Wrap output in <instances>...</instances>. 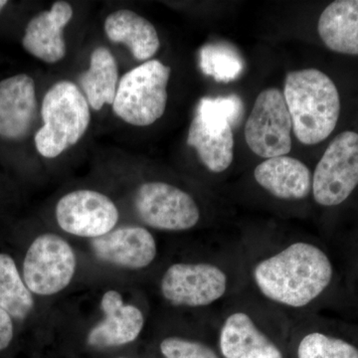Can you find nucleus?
Listing matches in <instances>:
<instances>
[{"mask_svg":"<svg viewBox=\"0 0 358 358\" xmlns=\"http://www.w3.org/2000/svg\"><path fill=\"white\" fill-rule=\"evenodd\" d=\"M92 249L96 258L122 268H147L157 255L152 233L141 226H122L108 234L94 238Z\"/></svg>","mask_w":358,"mask_h":358,"instance_id":"nucleus-13","label":"nucleus"},{"mask_svg":"<svg viewBox=\"0 0 358 358\" xmlns=\"http://www.w3.org/2000/svg\"><path fill=\"white\" fill-rule=\"evenodd\" d=\"M33 306L31 292L21 279L13 259L0 254V308L14 319L24 320Z\"/></svg>","mask_w":358,"mask_h":358,"instance_id":"nucleus-22","label":"nucleus"},{"mask_svg":"<svg viewBox=\"0 0 358 358\" xmlns=\"http://www.w3.org/2000/svg\"><path fill=\"white\" fill-rule=\"evenodd\" d=\"M119 218L114 202L95 190L68 193L56 206V219L61 229L79 237L94 239L108 234L114 229Z\"/></svg>","mask_w":358,"mask_h":358,"instance_id":"nucleus-12","label":"nucleus"},{"mask_svg":"<svg viewBox=\"0 0 358 358\" xmlns=\"http://www.w3.org/2000/svg\"><path fill=\"white\" fill-rule=\"evenodd\" d=\"M91 107L82 90L70 81L57 82L45 94L41 105L43 126L35 134L37 152L55 159L77 145L88 131Z\"/></svg>","mask_w":358,"mask_h":358,"instance_id":"nucleus-6","label":"nucleus"},{"mask_svg":"<svg viewBox=\"0 0 358 358\" xmlns=\"http://www.w3.org/2000/svg\"><path fill=\"white\" fill-rule=\"evenodd\" d=\"M261 189L282 202H301L312 196L313 173L307 164L282 155L264 160L254 169Z\"/></svg>","mask_w":358,"mask_h":358,"instance_id":"nucleus-14","label":"nucleus"},{"mask_svg":"<svg viewBox=\"0 0 358 358\" xmlns=\"http://www.w3.org/2000/svg\"><path fill=\"white\" fill-rule=\"evenodd\" d=\"M244 114L236 95L200 99L187 134V145L196 150L200 162L212 173H222L234 159V136Z\"/></svg>","mask_w":358,"mask_h":358,"instance_id":"nucleus-5","label":"nucleus"},{"mask_svg":"<svg viewBox=\"0 0 358 358\" xmlns=\"http://www.w3.org/2000/svg\"><path fill=\"white\" fill-rule=\"evenodd\" d=\"M294 136L306 145L329 140L343 115V94L333 77L317 68L292 71L282 92Z\"/></svg>","mask_w":358,"mask_h":358,"instance_id":"nucleus-4","label":"nucleus"},{"mask_svg":"<svg viewBox=\"0 0 358 358\" xmlns=\"http://www.w3.org/2000/svg\"><path fill=\"white\" fill-rule=\"evenodd\" d=\"M159 350L164 358H221L207 343L181 336L162 339Z\"/></svg>","mask_w":358,"mask_h":358,"instance_id":"nucleus-24","label":"nucleus"},{"mask_svg":"<svg viewBox=\"0 0 358 358\" xmlns=\"http://www.w3.org/2000/svg\"><path fill=\"white\" fill-rule=\"evenodd\" d=\"M246 288V268L239 241L224 242L210 259L171 264L160 280L162 296L176 308L223 306Z\"/></svg>","mask_w":358,"mask_h":358,"instance_id":"nucleus-2","label":"nucleus"},{"mask_svg":"<svg viewBox=\"0 0 358 358\" xmlns=\"http://www.w3.org/2000/svg\"><path fill=\"white\" fill-rule=\"evenodd\" d=\"M292 131L293 124L282 92L263 90L245 124V140L250 150L265 159L287 155L293 145Z\"/></svg>","mask_w":358,"mask_h":358,"instance_id":"nucleus-10","label":"nucleus"},{"mask_svg":"<svg viewBox=\"0 0 358 358\" xmlns=\"http://www.w3.org/2000/svg\"><path fill=\"white\" fill-rule=\"evenodd\" d=\"M171 69L159 60H148L120 79L113 110L134 127H148L159 121L166 110L167 86Z\"/></svg>","mask_w":358,"mask_h":358,"instance_id":"nucleus-7","label":"nucleus"},{"mask_svg":"<svg viewBox=\"0 0 358 358\" xmlns=\"http://www.w3.org/2000/svg\"><path fill=\"white\" fill-rule=\"evenodd\" d=\"M101 308L105 319L88 334L87 343L94 348H115L133 343L145 326L140 308L124 305L121 294L110 289L103 294Z\"/></svg>","mask_w":358,"mask_h":358,"instance_id":"nucleus-17","label":"nucleus"},{"mask_svg":"<svg viewBox=\"0 0 358 358\" xmlns=\"http://www.w3.org/2000/svg\"><path fill=\"white\" fill-rule=\"evenodd\" d=\"M119 358H124V357H119Z\"/></svg>","mask_w":358,"mask_h":358,"instance_id":"nucleus-27","label":"nucleus"},{"mask_svg":"<svg viewBox=\"0 0 358 358\" xmlns=\"http://www.w3.org/2000/svg\"><path fill=\"white\" fill-rule=\"evenodd\" d=\"M317 29L320 41L329 51L358 57V0H336L327 4L320 13Z\"/></svg>","mask_w":358,"mask_h":358,"instance_id":"nucleus-19","label":"nucleus"},{"mask_svg":"<svg viewBox=\"0 0 358 358\" xmlns=\"http://www.w3.org/2000/svg\"><path fill=\"white\" fill-rule=\"evenodd\" d=\"M292 320L248 288L222 306L218 322L221 358H286L280 339L289 338Z\"/></svg>","mask_w":358,"mask_h":358,"instance_id":"nucleus-3","label":"nucleus"},{"mask_svg":"<svg viewBox=\"0 0 358 358\" xmlns=\"http://www.w3.org/2000/svg\"><path fill=\"white\" fill-rule=\"evenodd\" d=\"M289 339L294 358H358L355 343L322 329L313 315L292 320Z\"/></svg>","mask_w":358,"mask_h":358,"instance_id":"nucleus-18","label":"nucleus"},{"mask_svg":"<svg viewBox=\"0 0 358 358\" xmlns=\"http://www.w3.org/2000/svg\"><path fill=\"white\" fill-rule=\"evenodd\" d=\"M13 338V324L10 315L0 308V350H6Z\"/></svg>","mask_w":358,"mask_h":358,"instance_id":"nucleus-25","label":"nucleus"},{"mask_svg":"<svg viewBox=\"0 0 358 358\" xmlns=\"http://www.w3.org/2000/svg\"><path fill=\"white\" fill-rule=\"evenodd\" d=\"M76 257L58 235H40L30 245L23 264V277L31 293L51 296L64 289L76 271Z\"/></svg>","mask_w":358,"mask_h":358,"instance_id":"nucleus-11","label":"nucleus"},{"mask_svg":"<svg viewBox=\"0 0 358 358\" xmlns=\"http://www.w3.org/2000/svg\"><path fill=\"white\" fill-rule=\"evenodd\" d=\"M37 114L35 82L26 74L0 82V136L20 140L29 133Z\"/></svg>","mask_w":358,"mask_h":358,"instance_id":"nucleus-15","label":"nucleus"},{"mask_svg":"<svg viewBox=\"0 0 358 358\" xmlns=\"http://www.w3.org/2000/svg\"><path fill=\"white\" fill-rule=\"evenodd\" d=\"M239 242L247 288L292 320L312 315L334 279L326 250L303 235L245 234Z\"/></svg>","mask_w":358,"mask_h":358,"instance_id":"nucleus-1","label":"nucleus"},{"mask_svg":"<svg viewBox=\"0 0 358 358\" xmlns=\"http://www.w3.org/2000/svg\"><path fill=\"white\" fill-rule=\"evenodd\" d=\"M73 8L66 1H56L49 10L35 15L26 26L22 46L28 53L48 64L66 56L64 29L73 18Z\"/></svg>","mask_w":358,"mask_h":358,"instance_id":"nucleus-16","label":"nucleus"},{"mask_svg":"<svg viewBox=\"0 0 358 358\" xmlns=\"http://www.w3.org/2000/svg\"><path fill=\"white\" fill-rule=\"evenodd\" d=\"M79 80L92 109L100 110L103 106L113 105L120 80L119 68L112 52L103 46L92 52L89 69Z\"/></svg>","mask_w":358,"mask_h":358,"instance_id":"nucleus-21","label":"nucleus"},{"mask_svg":"<svg viewBox=\"0 0 358 358\" xmlns=\"http://www.w3.org/2000/svg\"><path fill=\"white\" fill-rule=\"evenodd\" d=\"M103 29L110 41L126 45L138 61L152 60L159 51V37L154 24L133 10L121 9L110 13Z\"/></svg>","mask_w":358,"mask_h":358,"instance_id":"nucleus-20","label":"nucleus"},{"mask_svg":"<svg viewBox=\"0 0 358 358\" xmlns=\"http://www.w3.org/2000/svg\"><path fill=\"white\" fill-rule=\"evenodd\" d=\"M358 189V131L345 129L329 141L313 173L312 197L322 208L346 203Z\"/></svg>","mask_w":358,"mask_h":358,"instance_id":"nucleus-8","label":"nucleus"},{"mask_svg":"<svg viewBox=\"0 0 358 358\" xmlns=\"http://www.w3.org/2000/svg\"><path fill=\"white\" fill-rule=\"evenodd\" d=\"M136 213L150 227L167 232H185L196 227L201 211L190 193L164 181H148L134 199Z\"/></svg>","mask_w":358,"mask_h":358,"instance_id":"nucleus-9","label":"nucleus"},{"mask_svg":"<svg viewBox=\"0 0 358 358\" xmlns=\"http://www.w3.org/2000/svg\"><path fill=\"white\" fill-rule=\"evenodd\" d=\"M7 3H8V2H7L6 0H0V13H1L2 9L6 6Z\"/></svg>","mask_w":358,"mask_h":358,"instance_id":"nucleus-26","label":"nucleus"},{"mask_svg":"<svg viewBox=\"0 0 358 358\" xmlns=\"http://www.w3.org/2000/svg\"><path fill=\"white\" fill-rule=\"evenodd\" d=\"M200 69L217 82L229 83L237 79L244 69V63L236 51L223 44H207L200 49Z\"/></svg>","mask_w":358,"mask_h":358,"instance_id":"nucleus-23","label":"nucleus"}]
</instances>
